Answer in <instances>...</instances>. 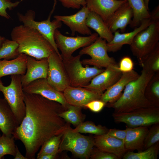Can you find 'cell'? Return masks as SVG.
I'll return each mask as SVG.
<instances>
[{"mask_svg": "<svg viewBox=\"0 0 159 159\" xmlns=\"http://www.w3.org/2000/svg\"><path fill=\"white\" fill-rule=\"evenodd\" d=\"M56 4V0H54L53 9L48 18L41 21L35 20V13L32 10H28L25 14L18 12L17 15L19 20L23 24L34 29L41 33L50 43L58 55L62 58L55 41L54 34L56 29L61 27L62 22L56 19L52 21L50 20Z\"/></svg>", "mask_w": 159, "mask_h": 159, "instance_id": "obj_7", "label": "cell"}, {"mask_svg": "<svg viewBox=\"0 0 159 159\" xmlns=\"http://www.w3.org/2000/svg\"><path fill=\"white\" fill-rule=\"evenodd\" d=\"M90 11L86 6H83L76 13L69 15H56L54 16L68 26L74 36L76 32L83 35H90L92 32L87 25L86 20Z\"/></svg>", "mask_w": 159, "mask_h": 159, "instance_id": "obj_16", "label": "cell"}, {"mask_svg": "<svg viewBox=\"0 0 159 159\" xmlns=\"http://www.w3.org/2000/svg\"><path fill=\"white\" fill-rule=\"evenodd\" d=\"M22 0L13 2L10 0H0V16L8 19L10 18L6 10H11L16 7Z\"/></svg>", "mask_w": 159, "mask_h": 159, "instance_id": "obj_37", "label": "cell"}, {"mask_svg": "<svg viewBox=\"0 0 159 159\" xmlns=\"http://www.w3.org/2000/svg\"><path fill=\"white\" fill-rule=\"evenodd\" d=\"M145 6L147 9L149 10V3L150 0H144Z\"/></svg>", "mask_w": 159, "mask_h": 159, "instance_id": "obj_46", "label": "cell"}, {"mask_svg": "<svg viewBox=\"0 0 159 159\" xmlns=\"http://www.w3.org/2000/svg\"><path fill=\"white\" fill-rule=\"evenodd\" d=\"M62 5L67 8L78 9L81 6H86V0H58Z\"/></svg>", "mask_w": 159, "mask_h": 159, "instance_id": "obj_40", "label": "cell"}, {"mask_svg": "<svg viewBox=\"0 0 159 159\" xmlns=\"http://www.w3.org/2000/svg\"><path fill=\"white\" fill-rule=\"evenodd\" d=\"M27 56L21 53L15 58L10 60L0 59V79L7 75H24L26 71Z\"/></svg>", "mask_w": 159, "mask_h": 159, "instance_id": "obj_25", "label": "cell"}, {"mask_svg": "<svg viewBox=\"0 0 159 159\" xmlns=\"http://www.w3.org/2000/svg\"><path fill=\"white\" fill-rule=\"evenodd\" d=\"M67 103L69 105L85 108L90 102L100 99L102 93L94 92L81 87L69 86L63 92Z\"/></svg>", "mask_w": 159, "mask_h": 159, "instance_id": "obj_15", "label": "cell"}, {"mask_svg": "<svg viewBox=\"0 0 159 159\" xmlns=\"http://www.w3.org/2000/svg\"><path fill=\"white\" fill-rule=\"evenodd\" d=\"M145 95L153 106H158L159 72L155 74L148 82L145 89Z\"/></svg>", "mask_w": 159, "mask_h": 159, "instance_id": "obj_28", "label": "cell"}, {"mask_svg": "<svg viewBox=\"0 0 159 159\" xmlns=\"http://www.w3.org/2000/svg\"><path fill=\"white\" fill-rule=\"evenodd\" d=\"M95 146L101 150L113 154L118 158L122 157L127 151L124 142L107 133L95 136Z\"/></svg>", "mask_w": 159, "mask_h": 159, "instance_id": "obj_21", "label": "cell"}, {"mask_svg": "<svg viewBox=\"0 0 159 159\" xmlns=\"http://www.w3.org/2000/svg\"><path fill=\"white\" fill-rule=\"evenodd\" d=\"M24 93L39 95L48 99L57 102L67 109L69 105L62 92L59 91L52 86L47 78H40L34 80L23 87Z\"/></svg>", "mask_w": 159, "mask_h": 159, "instance_id": "obj_13", "label": "cell"}, {"mask_svg": "<svg viewBox=\"0 0 159 159\" xmlns=\"http://www.w3.org/2000/svg\"><path fill=\"white\" fill-rule=\"evenodd\" d=\"M126 130L124 143L126 151H140L144 148V140L149 130L147 127H128Z\"/></svg>", "mask_w": 159, "mask_h": 159, "instance_id": "obj_22", "label": "cell"}, {"mask_svg": "<svg viewBox=\"0 0 159 159\" xmlns=\"http://www.w3.org/2000/svg\"><path fill=\"white\" fill-rule=\"evenodd\" d=\"M72 130L74 132L89 133L97 135L106 134L108 130L105 127L100 125H96L93 122L89 121L83 122Z\"/></svg>", "mask_w": 159, "mask_h": 159, "instance_id": "obj_32", "label": "cell"}, {"mask_svg": "<svg viewBox=\"0 0 159 159\" xmlns=\"http://www.w3.org/2000/svg\"><path fill=\"white\" fill-rule=\"evenodd\" d=\"M82 108L69 105L67 110L59 114L67 122L76 127L83 122L85 115L82 113Z\"/></svg>", "mask_w": 159, "mask_h": 159, "instance_id": "obj_29", "label": "cell"}, {"mask_svg": "<svg viewBox=\"0 0 159 159\" xmlns=\"http://www.w3.org/2000/svg\"><path fill=\"white\" fill-rule=\"evenodd\" d=\"M92 159H117L118 157L115 154L103 151L97 148H93L90 158Z\"/></svg>", "mask_w": 159, "mask_h": 159, "instance_id": "obj_38", "label": "cell"}, {"mask_svg": "<svg viewBox=\"0 0 159 159\" xmlns=\"http://www.w3.org/2000/svg\"></svg>", "mask_w": 159, "mask_h": 159, "instance_id": "obj_47", "label": "cell"}, {"mask_svg": "<svg viewBox=\"0 0 159 159\" xmlns=\"http://www.w3.org/2000/svg\"><path fill=\"white\" fill-rule=\"evenodd\" d=\"M19 126L11 108L4 98H0V130L3 134L10 136Z\"/></svg>", "mask_w": 159, "mask_h": 159, "instance_id": "obj_23", "label": "cell"}, {"mask_svg": "<svg viewBox=\"0 0 159 159\" xmlns=\"http://www.w3.org/2000/svg\"><path fill=\"white\" fill-rule=\"evenodd\" d=\"M150 18L149 25L136 35L130 45V50L139 63L159 43V12L152 11Z\"/></svg>", "mask_w": 159, "mask_h": 159, "instance_id": "obj_4", "label": "cell"}, {"mask_svg": "<svg viewBox=\"0 0 159 159\" xmlns=\"http://www.w3.org/2000/svg\"><path fill=\"white\" fill-rule=\"evenodd\" d=\"M24 101L25 116L12 135L24 144L25 156L34 159L46 141L63 133L69 125L59 115L67 109L57 102L37 94L24 93Z\"/></svg>", "mask_w": 159, "mask_h": 159, "instance_id": "obj_1", "label": "cell"}, {"mask_svg": "<svg viewBox=\"0 0 159 159\" xmlns=\"http://www.w3.org/2000/svg\"><path fill=\"white\" fill-rule=\"evenodd\" d=\"M11 36V39L18 44L20 54L40 59L47 58L55 51L50 43L39 32L23 24L14 27Z\"/></svg>", "mask_w": 159, "mask_h": 159, "instance_id": "obj_3", "label": "cell"}, {"mask_svg": "<svg viewBox=\"0 0 159 159\" xmlns=\"http://www.w3.org/2000/svg\"><path fill=\"white\" fill-rule=\"evenodd\" d=\"M18 49V44L16 42L6 39L0 48V59L15 58L20 54Z\"/></svg>", "mask_w": 159, "mask_h": 159, "instance_id": "obj_33", "label": "cell"}, {"mask_svg": "<svg viewBox=\"0 0 159 159\" xmlns=\"http://www.w3.org/2000/svg\"><path fill=\"white\" fill-rule=\"evenodd\" d=\"M89 28L94 30L99 37L105 39L107 43L113 39L114 34L101 18L96 13L90 11L86 20Z\"/></svg>", "mask_w": 159, "mask_h": 159, "instance_id": "obj_26", "label": "cell"}, {"mask_svg": "<svg viewBox=\"0 0 159 159\" xmlns=\"http://www.w3.org/2000/svg\"><path fill=\"white\" fill-rule=\"evenodd\" d=\"M107 43L105 40L99 36L94 42L81 50L79 54H88L91 57L90 59L81 61L83 65H93L102 68L116 64L114 58L107 54Z\"/></svg>", "mask_w": 159, "mask_h": 159, "instance_id": "obj_10", "label": "cell"}, {"mask_svg": "<svg viewBox=\"0 0 159 159\" xmlns=\"http://www.w3.org/2000/svg\"><path fill=\"white\" fill-rule=\"evenodd\" d=\"M133 16L132 10L127 2L115 12L108 26L110 30L112 33L118 29L122 32H124Z\"/></svg>", "mask_w": 159, "mask_h": 159, "instance_id": "obj_24", "label": "cell"}, {"mask_svg": "<svg viewBox=\"0 0 159 159\" xmlns=\"http://www.w3.org/2000/svg\"><path fill=\"white\" fill-rule=\"evenodd\" d=\"M14 159H28L25 156H24L20 153L17 146L16 147V154L14 157Z\"/></svg>", "mask_w": 159, "mask_h": 159, "instance_id": "obj_44", "label": "cell"}, {"mask_svg": "<svg viewBox=\"0 0 159 159\" xmlns=\"http://www.w3.org/2000/svg\"><path fill=\"white\" fill-rule=\"evenodd\" d=\"M122 72L117 64L108 66L102 72L94 77L88 84L81 87L102 93L113 85L121 77Z\"/></svg>", "mask_w": 159, "mask_h": 159, "instance_id": "obj_14", "label": "cell"}, {"mask_svg": "<svg viewBox=\"0 0 159 159\" xmlns=\"http://www.w3.org/2000/svg\"><path fill=\"white\" fill-rule=\"evenodd\" d=\"M159 140V123L154 125L149 130L144 142V148L146 149L153 145Z\"/></svg>", "mask_w": 159, "mask_h": 159, "instance_id": "obj_36", "label": "cell"}, {"mask_svg": "<svg viewBox=\"0 0 159 159\" xmlns=\"http://www.w3.org/2000/svg\"><path fill=\"white\" fill-rule=\"evenodd\" d=\"M155 74L142 69L136 79L126 86L122 94L115 102L105 105L114 109L115 112H130L139 108L153 106L145 95L146 87Z\"/></svg>", "mask_w": 159, "mask_h": 159, "instance_id": "obj_2", "label": "cell"}, {"mask_svg": "<svg viewBox=\"0 0 159 159\" xmlns=\"http://www.w3.org/2000/svg\"><path fill=\"white\" fill-rule=\"evenodd\" d=\"M151 20L150 18L143 20L139 26L135 28L133 31L121 34L119 30L115 31L112 40L107 43L108 52H115L120 50L125 44L130 45L136 35L146 28L150 23Z\"/></svg>", "mask_w": 159, "mask_h": 159, "instance_id": "obj_20", "label": "cell"}, {"mask_svg": "<svg viewBox=\"0 0 159 159\" xmlns=\"http://www.w3.org/2000/svg\"><path fill=\"white\" fill-rule=\"evenodd\" d=\"M63 133L54 136L46 141L41 146V149L37 154V157L46 154H58Z\"/></svg>", "mask_w": 159, "mask_h": 159, "instance_id": "obj_34", "label": "cell"}, {"mask_svg": "<svg viewBox=\"0 0 159 159\" xmlns=\"http://www.w3.org/2000/svg\"><path fill=\"white\" fill-rule=\"evenodd\" d=\"M134 63L131 59L128 56H125L120 60L118 69L122 72H130L133 70Z\"/></svg>", "mask_w": 159, "mask_h": 159, "instance_id": "obj_39", "label": "cell"}, {"mask_svg": "<svg viewBox=\"0 0 159 159\" xmlns=\"http://www.w3.org/2000/svg\"><path fill=\"white\" fill-rule=\"evenodd\" d=\"M133 12L130 27L135 28L139 26L144 20L150 19V13L146 8L144 0H127Z\"/></svg>", "mask_w": 159, "mask_h": 159, "instance_id": "obj_27", "label": "cell"}, {"mask_svg": "<svg viewBox=\"0 0 159 159\" xmlns=\"http://www.w3.org/2000/svg\"><path fill=\"white\" fill-rule=\"evenodd\" d=\"M47 58L49 67L47 79L54 88L63 92L70 84L62 58L55 51Z\"/></svg>", "mask_w": 159, "mask_h": 159, "instance_id": "obj_12", "label": "cell"}, {"mask_svg": "<svg viewBox=\"0 0 159 159\" xmlns=\"http://www.w3.org/2000/svg\"><path fill=\"white\" fill-rule=\"evenodd\" d=\"M159 150L158 142L143 151L134 152L128 151L123 155V159H157Z\"/></svg>", "mask_w": 159, "mask_h": 159, "instance_id": "obj_31", "label": "cell"}, {"mask_svg": "<svg viewBox=\"0 0 159 159\" xmlns=\"http://www.w3.org/2000/svg\"><path fill=\"white\" fill-rule=\"evenodd\" d=\"M107 133L124 142L126 135V130L111 129L108 130Z\"/></svg>", "mask_w": 159, "mask_h": 159, "instance_id": "obj_42", "label": "cell"}, {"mask_svg": "<svg viewBox=\"0 0 159 159\" xmlns=\"http://www.w3.org/2000/svg\"><path fill=\"white\" fill-rule=\"evenodd\" d=\"M89 10L99 15L108 26L115 11L127 0H86Z\"/></svg>", "mask_w": 159, "mask_h": 159, "instance_id": "obj_17", "label": "cell"}, {"mask_svg": "<svg viewBox=\"0 0 159 159\" xmlns=\"http://www.w3.org/2000/svg\"><path fill=\"white\" fill-rule=\"evenodd\" d=\"M14 140L13 135L8 136L2 134L0 136V159L7 155L15 156L16 145Z\"/></svg>", "mask_w": 159, "mask_h": 159, "instance_id": "obj_35", "label": "cell"}, {"mask_svg": "<svg viewBox=\"0 0 159 159\" xmlns=\"http://www.w3.org/2000/svg\"><path fill=\"white\" fill-rule=\"evenodd\" d=\"M112 116L116 122L124 123L129 127H148L159 123V109L158 107L152 106L127 112H114Z\"/></svg>", "mask_w": 159, "mask_h": 159, "instance_id": "obj_9", "label": "cell"}, {"mask_svg": "<svg viewBox=\"0 0 159 159\" xmlns=\"http://www.w3.org/2000/svg\"><path fill=\"white\" fill-rule=\"evenodd\" d=\"M58 154L53 155L51 154H46L41 155L37 157V159H54L57 157Z\"/></svg>", "mask_w": 159, "mask_h": 159, "instance_id": "obj_43", "label": "cell"}, {"mask_svg": "<svg viewBox=\"0 0 159 159\" xmlns=\"http://www.w3.org/2000/svg\"><path fill=\"white\" fill-rule=\"evenodd\" d=\"M139 75L133 69L130 72H122L119 79L102 94L100 100L106 104L115 102L121 96L127 85Z\"/></svg>", "mask_w": 159, "mask_h": 159, "instance_id": "obj_19", "label": "cell"}, {"mask_svg": "<svg viewBox=\"0 0 159 159\" xmlns=\"http://www.w3.org/2000/svg\"><path fill=\"white\" fill-rule=\"evenodd\" d=\"M106 104L100 100L92 101L85 106V108L89 109L95 112H98L103 109Z\"/></svg>", "mask_w": 159, "mask_h": 159, "instance_id": "obj_41", "label": "cell"}, {"mask_svg": "<svg viewBox=\"0 0 159 159\" xmlns=\"http://www.w3.org/2000/svg\"><path fill=\"white\" fill-rule=\"evenodd\" d=\"M49 64L47 58L37 59L27 56L26 71L21 76V84L23 87L32 81L40 78H47Z\"/></svg>", "mask_w": 159, "mask_h": 159, "instance_id": "obj_18", "label": "cell"}, {"mask_svg": "<svg viewBox=\"0 0 159 159\" xmlns=\"http://www.w3.org/2000/svg\"><path fill=\"white\" fill-rule=\"evenodd\" d=\"M21 76L11 75V81L4 86L0 79V92L3 93L13 112L19 126L25 116L26 107L24 101V94L21 84Z\"/></svg>", "mask_w": 159, "mask_h": 159, "instance_id": "obj_6", "label": "cell"}, {"mask_svg": "<svg viewBox=\"0 0 159 159\" xmlns=\"http://www.w3.org/2000/svg\"><path fill=\"white\" fill-rule=\"evenodd\" d=\"M6 39L4 37L1 36L0 35V48Z\"/></svg>", "mask_w": 159, "mask_h": 159, "instance_id": "obj_45", "label": "cell"}, {"mask_svg": "<svg viewBox=\"0 0 159 159\" xmlns=\"http://www.w3.org/2000/svg\"><path fill=\"white\" fill-rule=\"evenodd\" d=\"M69 125L64 132L58 150L59 153L64 151L70 152L79 158H90L95 146L94 138L73 131Z\"/></svg>", "mask_w": 159, "mask_h": 159, "instance_id": "obj_5", "label": "cell"}, {"mask_svg": "<svg viewBox=\"0 0 159 159\" xmlns=\"http://www.w3.org/2000/svg\"><path fill=\"white\" fill-rule=\"evenodd\" d=\"M139 64L148 72L154 74L159 72V43Z\"/></svg>", "mask_w": 159, "mask_h": 159, "instance_id": "obj_30", "label": "cell"}, {"mask_svg": "<svg viewBox=\"0 0 159 159\" xmlns=\"http://www.w3.org/2000/svg\"><path fill=\"white\" fill-rule=\"evenodd\" d=\"M79 54L66 59L62 61L69 78L70 86L81 87L88 84L95 76L105 69L97 67L83 66Z\"/></svg>", "mask_w": 159, "mask_h": 159, "instance_id": "obj_8", "label": "cell"}, {"mask_svg": "<svg viewBox=\"0 0 159 159\" xmlns=\"http://www.w3.org/2000/svg\"><path fill=\"white\" fill-rule=\"evenodd\" d=\"M99 37L97 33L88 36H77L75 37L65 36L58 29L54 34V38L58 49L61 52L62 59L69 58L77 50L85 47L94 42Z\"/></svg>", "mask_w": 159, "mask_h": 159, "instance_id": "obj_11", "label": "cell"}]
</instances>
